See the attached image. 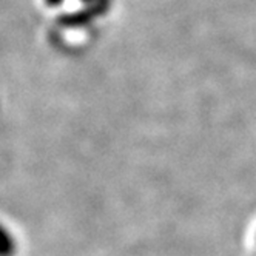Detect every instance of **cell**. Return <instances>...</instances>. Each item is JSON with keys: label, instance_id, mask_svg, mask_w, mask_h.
I'll return each mask as SVG.
<instances>
[{"label": "cell", "instance_id": "cell-1", "mask_svg": "<svg viewBox=\"0 0 256 256\" xmlns=\"http://www.w3.org/2000/svg\"><path fill=\"white\" fill-rule=\"evenodd\" d=\"M14 252V240L5 226L0 224V256H10Z\"/></svg>", "mask_w": 256, "mask_h": 256}, {"label": "cell", "instance_id": "cell-2", "mask_svg": "<svg viewBox=\"0 0 256 256\" xmlns=\"http://www.w3.org/2000/svg\"><path fill=\"white\" fill-rule=\"evenodd\" d=\"M45 2H46L50 6H58V5L62 4V0H45Z\"/></svg>", "mask_w": 256, "mask_h": 256}]
</instances>
